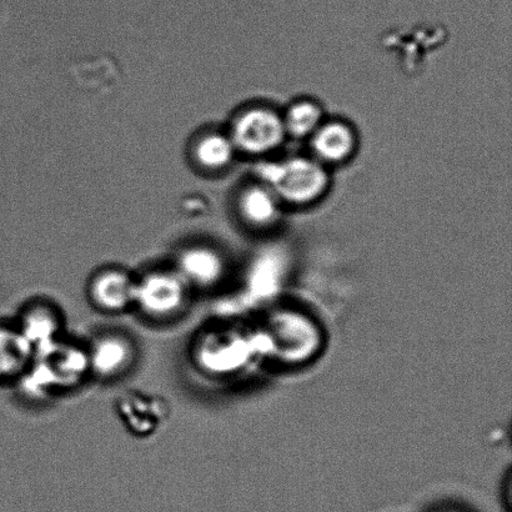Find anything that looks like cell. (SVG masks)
Returning <instances> with one entry per match:
<instances>
[{
  "mask_svg": "<svg viewBox=\"0 0 512 512\" xmlns=\"http://www.w3.org/2000/svg\"><path fill=\"white\" fill-rule=\"evenodd\" d=\"M90 379L85 343L63 336L54 343L35 350L32 365L15 381L23 394L33 399L72 393Z\"/></svg>",
  "mask_w": 512,
  "mask_h": 512,
  "instance_id": "obj_1",
  "label": "cell"
},
{
  "mask_svg": "<svg viewBox=\"0 0 512 512\" xmlns=\"http://www.w3.org/2000/svg\"><path fill=\"white\" fill-rule=\"evenodd\" d=\"M194 291L175 269H155L137 276L133 311L154 325H170L188 313Z\"/></svg>",
  "mask_w": 512,
  "mask_h": 512,
  "instance_id": "obj_2",
  "label": "cell"
},
{
  "mask_svg": "<svg viewBox=\"0 0 512 512\" xmlns=\"http://www.w3.org/2000/svg\"><path fill=\"white\" fill-rule=\"evenodd\" d=\"M256 173L276 198L291 204L315 202L329 187V175L318 162L291 158L284 162L261 163Z\"/></svg>",
  "mask_w": 512,
  "mask_h": 512,
  "instance_id": "obj_3",
  "label": "cell"
},
{
  "mask_svg": "<svg viewBox=\"0 0 512 512\" xmlns=\"http://www.w3.org/2000/svg\"><path fill=\"white\" fill-rule=\"evenodd\" d=\"M85 346L88 351L90 379L100 383H115L127 378L139 364V344L128 331H99Z\"/></svg>",
  "mask_w": 512,
  "mask_h": 512,
  "instance_id": "obj_4",
  "label": "cell"
},
{
  "mask_svg": "<svg viewBox=\"0 0 512 512\" xmlns=\"http://www.w3.org/2000/svg\"><path fill=\"white\" fill-rule=\"evenodd\" d=\"M137 275L118 266H108L90 276L85 299L97 313L117 316L133 311Z\"/></svg>",
  "mask_w": 512,
  "mask_h": 512,
  "instance_id": "obj_5",
  "label": "cell"
},
{
  "mask_svg": "<svg viewBox=\"0 0 512 512\" xmlns=\"http://www.w3.org/2000/svg\"><path fill=\"white\" fill-rule=\"evenodd\" d=\"M13 324L38 350L63 338L67 319L54 300L37 296L20 306Z\"/></svg>",
  "mask_w": 512,
  "mask_h": 512,
  "instance_id": "obj_6",
  "label": "cell"
},
{
  "mask_svg": "<svg viewBox=\"0 0 512 512\" xmlns=\"http://www.w3.org/2000/svg\"><path fill=\"white\" fill-rule=\"evenodd\" d=\"M284 120L269 109H252L240 115L233 128L234 147L249 154L269 153L284 142Z\"/></svg>",
  "mask_w": 512,
  "mask_h": 512,
  "instance_id": "obj_7",
  "label": "cell"
},
{
  "mask_svg": "<svg viewBox=\"0 0 512 512\" xmlns=\"http://www.w3.org/2000/svg\"><path fill=\"white\" fill-rule=\"evenodd\" d=\"M195 293L212 294L224 288L229 268L224 256L208 247H194L180 254L174 268Z\"/></svg>",
  "mask_w": 512,
  "mask_h": 512,
  "instance_id": "obj_8",
  "label": "cell"
},
{
  "mask_svg": "<svg viewBox=\"0 0 512 512\" xmlns=\"http://www.w3.org/2000/svg\"><path fill=\"white\" fill-rule=\"evenodd\" d=\"M115 410L129 433L138 438H148L158 433L170 416L167 400L134 390L115 400Z\"/></svg>",
  "mask_w": 512,
  "mask_h": 512,
  "instance_id": "obj_9",
  "label": "cell"
},
{
  "mask_svg": "<svg viewBox=\"0 0 512 512\" xmlns=\"http://www.w3.org/2000/svg\"><path fill=\"white\" fill-rule=\"evenodd\" d=\"M35 349L12 323H0V384L15 383L33 363Z\"/></svg>",
  "mask_w": 512,
  "mask_h": 512,
  "instance_id": "obj_10",
  "label": "cell"
},
{
  "mask_svg": "<svg viewBox=\"0 0 512 512\" xmlns=\"http://www.w3.org/2000/svg\"><path fill=\"white\" fill-rule=\"evenodd\" d=\"M355 144L353 130L343 123L325 124L314 133V152L324 162H344L354 153Z\"/></svg>",
  "mask_w": 512,
  "mask_h": 512,
  "instance_id": "obj_11",
  "label": "cell"
},
{
  "mask_svg": "<svg viewBox=\"0 0 512 512\" xmlns=\"http://www.w3.org/2000/svg\"><path fill=\"white\" fill-rule=\"evenodd\" d=\"M240 210L254 227H270L279 217L278 198L269 188L253 187L243 194Z\"/></svg>",
  "mask_w": 512,
  "mask_h": 512,
  "instance_id": "obj_12",
  "label": "cell"
},
{
  "mask_svg": "<svg viewBox=\"0 0 512 512\" xmlns=\"http://www.w3.org/2000/svg\"><path fill=\"white\" fill-rule=\"evenodd\" d=\"M321 117L323 112L318 105L311 102L296 103L286 114L284 120L286 133L296 138L308 137L318 130Z\"/></svg>",
  "mask_w": 512,
  "mask_h": 512,
  "instance_id": "obj_13",
  "label": "cell"
},
{
  "mask_svg": "<svg viewBox=\"0 0 512 512\" xmlns=\"http://www.w3.org/2000/svg\"><path fill=\"white\" fill-rule=\"evenodd\" d=\"M197 158L204 167L220 169L232 162L234 144L223 135H209L197 147Z\"/></svg>",
  "mask_w": 512,
  "mask_h": 512,
  "instance_id": "obj_14",
  "label": "cell"
},
{
  "mask_svg": "<svg viewBox=\"0 0 512 512\" xmlns=\"http://www.w3.org/2000/svg\"><path fill=\"white\" fill-rule=\"evenodd\" d=\"M446 512H456V511H446Z\"/></svg>",
  "mask_w": 512,
  "mask_h": 512,
  "instance_id": "obj_15",
  "label": "cell"
}]
</instances>
